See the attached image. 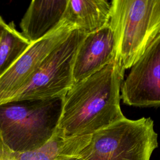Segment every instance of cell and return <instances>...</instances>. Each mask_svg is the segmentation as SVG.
I'll list each match as a JSON object with an SVG mask.
<instances>
[{
	"label": "cell",
	"instance_id": "obj_12",
	"mask_svg": "<svg viewBox=\"0 0 160 160\" xmlns=\"http://www.w3.org/2000/svg\"><path fill=\"white\" fill-rule=\"evenodd\" d=\"M64 149L61 142L51 138L41 148L24 152L9 149L0 138V160H63Z\"/></svg>",
	"mask_w": 160,
	"mask_h": 160
},
{
	"label": "cell",
	"instance_id": "obj_6",
	"mask_svg": "<svg viewBox=\"0 0 160 160\" xmlns=\"http://www.w3.org/2000/svg\"><path fill=\"white\" fill-rule=\"evenodd\" d=\"M121 99L135 107H160V34L131 67L121 87Z\"/></svg>",
	"mask_w": 160,
	"mask_h": 160
},
{
	"label": "cell",
	"instance_id": "obj_3",
	"mask_svg": "<svg viewBox=\"0 0 160 160\" xmlns=\"http://www.w3.org/2000/svg\"><path fill=\"white\" fill-rule=\"evenodd\" d=\"M109 25L116 59L131 68L160 34V0H112Z\"/></svg>",
	"mask_w": 160,
	"mask_h": 160
},
{
	"label": "cell",
	"instance_id": "obj_10",
	"mask_svg": "<svg viewBox=\"0 0 160 160\" xmlns=\"http://www.w3.org/2000/svg\"><path fill=\"white\" fill-rule=\"evenodd\" d=\"M111 2L106 0H68L62 19L86 34L109 23Z\"/></svg>",
	"mask_w": 160,
	"mask_h": 160
},
{
	"label": "cell",
	"instance_id": "obj_13",
	"mask_svg": "<svg viewBox=\"0 0 160 160\" xmlns=\"http://www.w3.org/2000/svg\"><path fill=\"white\" fill-rule=\"evenodd\" d=\"M6 26H7V23L5 22V21L2 19V18L0 16V37H1L2 32L4 31V29L6 28Z\"/></svg>",
	"mask_w": 160,
	"mask_h": 160
},
{
	"label": "cell",
	"instance_id": "obj_8",
	"mask_svg": "<svg viewBox=\"0 0 160 160\" xmlns=\"http://www.w3.org/2000/svg\"><path fill=\"white\" fill-rule=\"evenodd\" d=\"M116 58L114 34L109 23L101 29L87 34L78 49L73 66V82L98 72Z\"/></svg>",
	"mask_w": 160,
	"mask_h": 160
},
{
	"label": "cell",
	"instance_id": "obj_11",
	"mask_svg": "<svg viewBox=\"0 0 160 160\" xmlns=\"http://www.w3.org/2000/svg\"><path fill=\"white\" fill-rule=\"evenodd\" d=\"M31 45V43L16 29L13 21L7 24L0 37V77Z\"/></svg>",
	"mask_w": 160,
	"mask_h": 160
},
{
	"label": "cell",
	"instance_id": "obj_5",
	"mask_svg": "<svg viewBox=\"0 0 160 160\" xmlns=\"http://www.w3.org/2000/svg\"><path fill=\"white\" fill-rule=\"evenodd\" d=\"M86 34L78 29L73 30L48 54L29 80L11 101L65 96L74 83L72 71L76 55Z\"/></svg>",
	"mask_w": 160,
	"mask_h": 160
},
{
	"label": "cell",
	"instance_id": "obj_1",
	"mask_svg": "<svg viewBox=\"0 0 160 160\" xmlns=\"http://www.w3.org/2000/svg\"><path fill=\"white\" fill-rule=\"evenodd\" d=\"M124 71L115 58L94 74L73 83L64 96L57 131L66 137L92 135L124 119L120 92Z\"/></svg>",
	"mask_w": 160,
	"mask_h": 160
},
{
	"label": "cell",
	"instance_id": "obj_14",
	"mask_svg": "<svg viewBox=\"0 0 160 160\" xmlns=\"http://www.w3.org/2000/svg\"><path fill=\"white\" fill-rule=\"evenodd\" d=\"M66 160H81L79 157V156H77V157H73V158H69V159H67Z\"/></svg>",
	"mask_w": 160,
	"mask_h": 160
},
{
	"label": "cell",
	"instance_id": "obj_2",
	"mask_svg": "<svg viewBox=\"0 0 160 160\" xmlns=\"http://www.w3.org/2000/svg\"><path fill=\"white\" fill-rule=\"evenodd\" d=\"M64 96L14 100L0 104V138L11 151L37 149L56 132Z\"/></svg>",
	"mask_w": 160,
	"mask_h": 160
},
{
	"label": "cell",
	"instance_id": "obj_7",
	"mask_svg": "<svg viewBox=\"0 0 160 160\" xmlns=\"http://www.w3.org/2000/svg\"><path fill=\"white\" fill-rule=\"evenodd\" d=\"M75 29L62 19L59 25L26 51L0 77V104L11 101L27 83L48 54Z\"/></svg>",
	"mask_w": 160,
	"mask_h": 160
},
{
	"label": "cell",
	"instance_id": "obj_4",
	"mask_svg": "<svg viewBox=\"0 0 160 160\" xmlns=\"http://www.w3.org/2000/svg\"><path fill=\"white\" fill-rule=\"evenodd\" d=\"M158 146L151 118L125 117L93 133L79 157L81 160H150Z\"/></svg>",
	"mask_w": 160,
	"mask_h": 160
},
{
	"label": "cell",
	"instance_id": "obj_9",
	"mask_svg": "<svg viewBox=\"0 0 160 160\" xmlns=\"http://www.w3.org/2000/svg\"><path fill=\"white\" fill-rule=\"evenodd\" d=\"M68 0H33L19 23L21 34L31 43L52 32L61 22Z\"/></svg>",
	"mask_w": 160,
	"mask_h": 160
}]
</instances>
